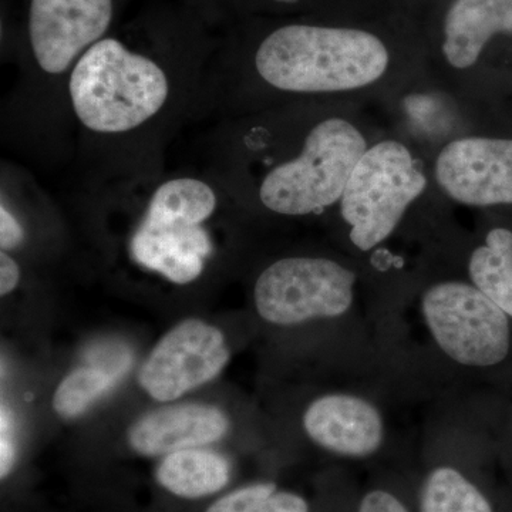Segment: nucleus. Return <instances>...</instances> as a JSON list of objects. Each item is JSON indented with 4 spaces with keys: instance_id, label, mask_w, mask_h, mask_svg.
Here are the masks:
<instances>
[{
    "instance_id": "nucleus-1",
    "label": "nucleus",
    "mask_w": 512,
    "mask_h": 512,
    "mask_svg": "<svg viewBox=\"0 0 512 512\" xmlns=\"http://www.w3.org/2000/svg\"><path fill=\"white\" fill-rule=\"evenodd\" d=\"M332 103L285 104L234 117L217 141V168L235 198L278 217L320 215L338 207L353 168L370 144Z\"/></svg>"
},
{
    "instance_id": "nucleus-2",
    "label": "nucleus",
    "mask_w": 512,
    "mask_h": 512,
    "mask_svg": "<svg viewBox=\"0 0 512 512\" xmlns=\"http://www.w3.org/2000/svg\"><path fill=\"white\" fill-rule=\"evenodd\" d=\"M207 76H183L157 57L103 37L73 67L66 100L83 140L114 177L157 170L165 136L204 101Z\"/></svg>"
},
{
    "instance_id": "nucleus-3",
    "label": "nucleus",
    "mask_w": 512,
    "mask_h": 512,
    "mask_svg": "<svg viewBox=\"0 0 512 512\" xmlns=\"http://www.w3.org/2000/svg\"><path fill=\"white\" fill-rule=\"evenodd\" d=\"M393 56L375 33L355 28L292 23L269 33L256 47L251 73L210 84L205 101H229L232 116L285 104L332 103L387 90Z\"/></svg>"
},
{
    "instance_id": "nucleus-4",
    "label": "nucleus",
    "mask_w": 512,
    "mask_h": 512,
    "mask_svg": "<svg viewBox=\"0 0 512 512\" xmlns=\"http://www.w3.org/2000/svg\"><path fill=\"white\" fill-rule=\"evenodd\" d=\"M116 178L141 204L128 238L131 261L171 284L198 281L215 249L207 224L232 195L220 175L153 170Z\"/></svg>"
},
{
    "instance_id": "nucleus-5",
    "label": "nucleus",
    "mask_w": 512,
    "mask_h": 512,
    "mask_svg": "<svg viewBox=\"0 0 512 512\" xmlns=\"http://www.w3.org/2000/svg\"><path fill=\"white\" fill-rule=\"evenodd\" d=\"M429 184L423 164L404 141H373L353 168L338 204L352 247L372 252L389 241Z\"/></svg>"
},
{
    "instance_id": "nucleus-6",
    "label": "nucleus",
    "mask_w": 512,
    "mask_h": 512,
    "mask_svg": "<svg viewBox=\"0 0 512 512\" xmlns=\"http://www.w3.org/2000/svg\"><path fill=\"white\" fill-rule=\"evenodd\" d=\"M420 311L437 348L458 366L485 369L510 355V318L470 281L444 279L427 286Z\"/></svg>"
},
{
    "instance_id": "nucleus-7",
    "label": "nucleus",
    "mask_w": 512,
    "mask_h": 512,
    "mask_svg": "<svg viewBox=\"0 0 512 512\" xmlns=\"http://www.w3.org/2000/svg\"><path fill=\"white\" fill-rule=\"evenodd\" d=\"M357 279L355 269L329 256H284L256 278V312L276 326L342 318L355 303Z\"/></svg>"
},
{
    "instance_id": "nucleus-8",
    "label": "nucleus",
    "mask_w": 512,
    "mask_h": 512,
    "mask_svg": "<svg viewBox=\"0 0 512 512\" xmlns=\"http://www.w3.org/2000/svg\"><path fill=\"white\" fill-rule=\"evenodd\" d=\"M113 0H30L29 43L42 79L62 82L80 57L106 37Z\"/></svg>"
},
{
    "instance_id": "nucleus-9",
    "label": "nucleus",
    "mask_w": 512,
    "mask_h": 512,
    "mask_svg": "<svg viewBox=\"0 0 512 512\" xmlns=\"http://www.w3.org/2000/svg\"><path fill=\"white\" fill-rule=\"evenodd\" d=\"M229 356L220 329L187 319L157 343L138 373V383L157 402H173L220 375Z\"/></svg>"
},
{
    "instance_id": "nucleus-10",
    "label": "nucleus",
    "mask_w": 512,
    "mask_h": 512,
    "mask_svg": "<svg viewBox=\"0 0 512 512\" xmlns=\"http://www.w3.org/2000/svg\"><path fill=\"white\" fill-rule=\"evenodd\" d=\"M433 180L464 207L512 205V138L458 136L437 153Z\"/></svg>"
},
{
    "instance_id": "nucleus-11",
    "label": "nucleus",
    "mask_w": 512,
    "mask_h": 512,
    "mask_svg": "<svg viewBox=\"0 0 512 512\" xmlns=\"http://www.w3.org/2000/svg\"><path fill=\"white\" fill-rule=\"evenodd\" d=\"M302 423L313 443L336 456L370 457L386 437L379 407L355 393L323 394L309 404Z\"/></svg>"
},
{
    "instance_id": "nucleus-12",
    "label": "nucleus",
    "mask_w": 512,
    "mask_h": 512,
    "mask_svg": "<svg viewBox=\"0 0 512 512\" xmlns=\"http://www.w3.org/2000/svg\"><path fill=\"white\" fill-rule=\"evenodd\" d=\"M229 421L210 404H178L146 414L131 426L128 443L146 457L168 456L188 448H200L225 436Z\"/></svg>"
},
{
    "instance_id": "nucleus-13",
    "label": "nucleus",
    "mask_w": 512,
    "mask_h": 512,
    "mask_svg": "<svg viewBox=\"0 0 512 512\" xmlns=\"http://www.w3.org/2000/svg\"><path fill=\"white\" fill-rule=\"evenodd\" d=\"M441 55L454 73L476 69L488 43L512 33V0H453L443 25Z\"/></svg>"
},
{
    "instance_id": "nucleus-14",
    "label": "nucleus",
    "mask_w": 512,
    "mask_h": 512,
    "mask_svg": "<svg viewBox=\"0 0 512 512\" xmlns=\"http://www.w3.org/2000/svg\"><path fill=\"white\" fill-rule=\"evenodd\" d=\"M231 468L215 451L188 448L168 454L157 467L158 484L181 498H202L228 484Z\"/></svg>"
},
{
    "instance_id": "nucleus-15",
    "label": "nucleus",
    "mask_w": 512,
    "mask_h": 512,
    "mask_svg": "<svg viewBox=\"0 0 512 512\" xmlns=\"http://www.w3.org/2000/svg\"><path fill=\"white\" fill-rule=\"evenodd\" d=\"M468 279L512 319V231L495 227L471 251Z\"/></svg>"
},
{
    "instance_id": "nucleus-16",
    "label": "nucleus",
    "mask_w": 512,
    "mask_h": 512,
    "mask_svg": "<svg viewBox=\"0 0 512 512\" xmlns=\"http://www.w3.org/2000/svg\"><path fill=\"white\" fill-rule=\"evenodd\" d=\"M420 512H494L477 485L453 467L431 471L420 494Z\"/></svg>"
},
{
    "instance_id": "nucleus-17",
    "label": "nucleus",
    "mask_w": 512,
    "mask_h": 512,
    "mask_svg": "<svg viewBox=\"0 0 512 512\" xmlns=\"http://www.w3.org/2000/svg\"><path fill=\"white\" fill-rule=\"evenodd\" d=\"M116 379V375L103 367H77L57 387L53 396V409L63 419L79 417L111 389Z\"/></svg>"
},
{
    "instance_id": "nucleus-18",
    "label": "nucleus",
    "mask_w": 512,
    "mask_h": 512,
    "mask_svg": "<svg viewBox=\"0 0 512 512\" xmlns=\"http://www.w3.org/2000/svg\"><path fill=\"white\" fill-rule=\"evenodd\" d=\"M207 512H309V507L299 495L276 491L275 484L262 483L225 495Z\"/></svg>"
},
{
    "instance_id": "nucleus-19",
    "label": "nucleus",
    "mask_w": 512,
    "mask_h": 512,
    "mask_svg": "<svg viewBox=\"0 0 512 512\" xmlns=\"http://www.w3.org/2000/svg\"><path fill=\"white\" fill-rule=\"evenodd\" d=\"M25 228L20 224L18 217L13 214L8 204L2 201L0 205V248L9 252L18 249L25 241Z\"/></svg>"
},
{
    "instance_id": "nucleus-20",
    "label": "nucleus",
    "mask_w": 512,
    "mask_h": 512,
    "mask_svg": "<svg viewBox=\"0 0 512 512\" xmlns=\"http://www.w3.org/2000/svg\"><path fill=\"white\" fill-rule=\"evenodd\" d=\"M0 476L5 478L12 471L16 460L15 437H13L12 420L8 409L2 407V423H0Z\"/></svg>"
},
{
    "instance_id": "nucleus-21",
    "label": "nucleus",
    "mask_w": 512,
    "mask_h": 512,
    "mask_svg": "<svg viewBox=\"0 0 512 512\" xmlns=\"http://www.w3.org/2000/svg\"><path fill=\"white\" fill-rule=\"evenodd\" d=\"M359 512H409L399 498L383 490L370 491L363 497Z\"/></svg>"
},
{
    "instance_id": "nucleus-22",
    "label": "nucleus",
    "mask_w": 512,
    "mask_h": 512,
    "mask_svg": "<svg viewBox=\"0 0 512 512\" xmlns=\"http://www.w3.org/2000/svg\"><path fill=\"white\" fill-rule=\"evenodd\" d=\"M20 268L9 252H0V295L6 296L18 288Z\"/></svg>"
},
{
    "instance_id": "nucleus-23",
    "label": "nucleus",
    "mask_w": 512,
    "mask_h": 512,
    "mask_svg": "<svg viewBox=\"0 0 512 512\" xmlns=\"http://www.w3.org/2000/svg\"><path fill=\"white\" fill-rule=\"evenodd\" d=\"M275 3H281V5H293V3H298L299 0H272Z\"/></svg>"
}]
</instances>
